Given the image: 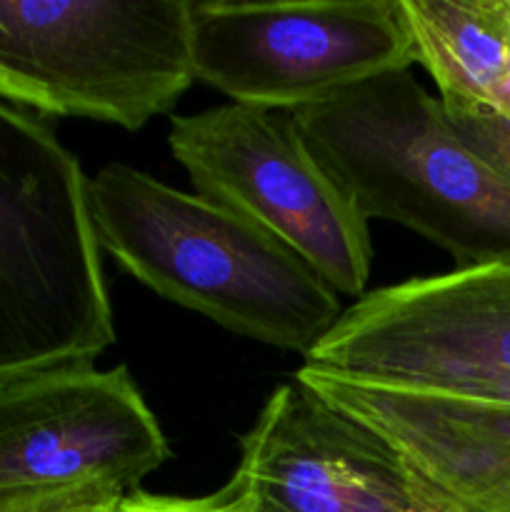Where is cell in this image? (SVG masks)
<instances>
[{"instance_id": "7a4b0ae2", "label": "cell", "mask_w": 510, "mask_h": 512, "mask_svg": "<svg viewBox=\"0 0 510 512\" xmlns=\"http://www.w3.org/2000/svg\"><path fill=\"white\" fill-rule=\"evenodd\" d=\"M293 123L368 220L413 230L458 268L510 265V183L455 135L410 70L298 110Z\"/></svg>"}, {"instance_id": "5bb4252c", "label": "cell", "mask_w": 510, "mask_h": 512, "mask_svg": "<svg viewBox=\"0 0 510 512\" xmlns=\"http://www.w3.org/2000/svg\"><path fill=\"white\" fill-rule=\"evenodd\" d=\"M118 512H230V490L225 485L218 493L203 498H175V495L145 493L143 488H138L120 500Z\"/></svg>"}, {"instance_id": "3957f363", "label": "cell", "mask_w": 510, "mask_h": 512, "mask_svg": "<svg viewBox=\"0 0 510 512\" xmlns=\"http://www.w3.org/2000/svg\"><path fill=\"white\" fill-rule=\"evenodd\" d=\"M88 180L48 125L0 103V380L115 343Z\"/></svg>"}, {"instance_id": "277c9868", "label": "cell", "mask_w": 510, "mask_h": 512, "mask_svg": "<svg viewBox=\"0 0 510 512\" xmlns=\"http://www.w3.org/2000/svg\"><path fill=\"white\" fill-rule=\"evenodd\" d=\"M190 0H0V98L140 130L195 83Z\"/></svg>"}, {"instance_id": "6da1fadb", "label": "cell", "mask_w": 510, "mask_h": 512, "mask_svg": "<svg viewBox=\"0 0 510 512\" xmlns=\"http://www.w3.org/2000/svg\"><path fill=\"white\" fill-rule=\"evenodd\" d=\"M88 198L100 253L230 333L308 358L343 315L298 253L215 200L125 163L103 165Z\"/></svg>"}, {"instance_id": "2e32d148", "label": "cell", "mask_w": 510, "mask_h": 512, "mask_svg": "<svg viewBox=\"0 0 510 512\" xmlns=\"http://www.w3.org/2000/svg\"><path fill=\"white\" fill-rule=\"evenodd\" d=\"M490 110H495V113L510 120V65H508V73H505V78H503V85H500L498 95H495L493 108Z\"/></svg>"}, {"instance_id": "52a82bcc", "label": "cell", "mask_w": 510, "mask_h": 512, "mask_svg": "<svg viewBox=\"0 0 510 512\" xmlns=\"http://www.w3.org/2000/svg\"><path fill=\"white\" fill-rule=\"evenodd\" d=\"M168 145L195 193L268 230L338 295H365L368 218L300 138L293 113L228 103L173 115Z\"/></svg>"}, {"instance_id": "9c48e42d", "label": "cell", "mask_w": 510, "mask_h": 512, "mask_svg": "<svg viewBox=\"0 0 510 512\" xmlns=\"http://www.w3.org/2000/svg\"><path fill=\"white\" fill-rule=\"evenodd\" d=\"M230 480L255 512H403L425 493L385 440L298 378L240 435Z\"/></svg>"}, {"instance_id": "30bf717a", "label": "cell", "mask_w": 510, "mask_h": 512, "mask_svg": "<svg viewBox=\"0 0 510 512\" xmlns=\"http://www.w3.org/2000/svg\"><path fill=\"white\" fill-rule=\"evenodd\" d=\"M300 383L373 430L458 512H510V423L460 400L338 378L303 365Z\"/></svg>"}, {"instance_id": "8992f818", "label": "cell", "mask_w": 510, "mask_h": 512, "mask_svg": "<svg viewBox=\"0 0 510 512\" xmlns=\"http://www.w3.org/2000/svg\"><path fill=\"white\" fill-rule=\"evenodd\" d=\"M188 50L195 80L230 103L278 113L415 63L403 0H190Z\"/></svg>"}, {"instance_id": "5b68a950", "label": "cell", "mask_w": 510, "mask_h": 512, "mask_svg": "<svg viewBox=\"0 0 510 512\" xmlns=\"http://www.w3.org/2000/svg\"><path fill=\"white\" fill-rule=\"evenodd\" d=\"M303 365L460 400L510 423V265L370 290L343 310Z\"/></svg>"}, {"instance_id": "e0dca14e", "label": "cell", "mask_w": 510, "mask_h": 512, "mask_svg": "<svg viewBox=\"0 0 510 512\" xmlns=\"http://www.w3.org/2000/svg\"><path fill=\"white\" fill-rule=\"evenodd\" d=\"M228 490H230V512H255L233 480H228Z\"/></svg>"}, {"instance_id": "7c38bea8", "label": "cell", "mask_w": 510, "mask_h": 512, "mask_svg": "<svg viewBox=\"0 0 510 512\" xmlns=\"http://www.w3.org/2000/svg\"><path fill=\"white\" fill-rule=\"evenodd\" d=\"M440 105L455 135L510 183V120L480 105Z\"/></svg>"}, {"instance_id": "4fadbf2b", "label": "cell", "mask_w": 510, "mask_h": 512, "mask_svg": "<svg viewBox=\"0 0 510 512\" xmlns=\"http://www.w3.org/2000/svg\"><path fill=\"white\" fill-rule=\"evenodd\" d=\"M128 493L108 485H63L0 493V512H118Z\"/></svg>"}, {"instance_id": "9a60e30c", "label": "cell", "mask_w": 510, "mask_h": 512, "mask_svg": "<svg viewBox=\"0 0 510 512\" xmlns=\"http://www.w3.org/2000/svg\"><path fill=\"white\" fill-rule=\"evenodd\" d=\"M403 512H458V510L445 505L438 495H433L428 488H425V493L420 495L418 500H413V503H410Z\"/></svg>"}, {"instance_id": "ba28073f", "label": "cell", "mask_w": 510, "mask_h": 512, "mask_svg": "<svg viewBox=\"0 0 510 512\" xmlns=\"http://www.w3.org/2000/svg\"><path fill=\"white\" fill-rule=\"evenodd\" d=\"M168 458L125 365L65 363L0 380V493L63 485L133 493Z\"/></svg>"}, {"instance_id": "8fae6325", "label": "cell", "mask_w": 510, "mask_h": 512, "mask_svg": "<svg viewBox=\"0 0 510 512\" xmlns=\"http://www.w3.org/2000/svg\"><path fill=\"white\" fill-rule=\"evenodd\" d=\"M415 63L438 85L440 103L493 108L510 65L500 0H403Z\"/></svg>"}]
</instances>
